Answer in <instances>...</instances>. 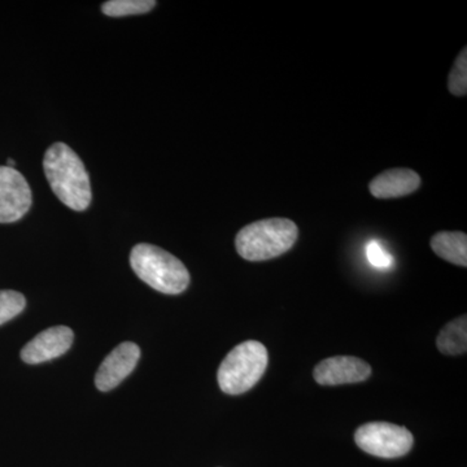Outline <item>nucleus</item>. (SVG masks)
Returning a JSON list of instances; mask_svg holds the SVG:
<instances>
[{
	"label": "nucleus",
	"instance_id": "nucleus-1",
	"mask_svg": "<svg viewBox=\"0 0 467 467\" xmlns=\"http://www.w3.org/2000/svg\"><path fill=\"white\" fill-rule=\"evenodd\" d=\"M43 169L58 201L82 212L91 202V184L82 160L66 143L52 144L43 159Z\"/></svg>",
	"mask_w": 467,
	"mask_h": 467
},
{
	"label": "nucleus",
	"instance_id": "nucleus-2",
	"mask_svg": "<svg viewBox=\"0 0 467 467\" xmlns=\"http://www.w3.org/2000/svg\"><path fill=\"white\" fill-rule=\"evenodd\" d=\"M297 236L299 229L291 220L267 218L243 227L236 235V251L248 261L275 259L290 251Z\"/></svg>",
	"mask_w": 467,
	"mask_h": 467
},
{
	"label": "nucleus",
	"instance_id": "nucleus-3",
	"mask_svg": "<svg viewBox=\"0 0 467 467\" xmlns=\"http://www.w3.org/2000/svg\"><path fill=\"white\" fill-rule=\"evenodd\" d=\"M130 265L138 278L161 294L180 295L189 287L190 273L182 261L156 245H135Z\"/></svg>",
	"mask_w": 467,
	"mask_h": 467
},
{
	"label": "nucleus",
	"instance_id": "nucleus-4",
	"mask_svg": "<svg viewBox=\"0 0 467 467\" xmlns=\"http://www.w3.org/2000/svg\"><path fill=\"white\" fill-rule=\"evenodd\" d=\"M267 349L263 343L248 340L230 350L218 368L221 391L241 395L259 383L267 368Z\"/></svg>",
	"mask_w": 467,
	"mask_h": 467
},
{
	"label": "nucleus",
	"instance_id": "nucleus-5",
	"mask_svg": "<svg viewBox=\"0 0 467 467\" xmlns=\"http://www.w3.org/2000/svg\"><path fill=\"white\" fill-rule=\"evenodd\" d=\"M356 444L371 456L399 459L413 448L414 438L405 427L389 422H370L358 427Z\"/></svg>",
	"mask_w": 467,
	"mask_h": 467
},
{
	"label": "nucleus",
	"instance_id": "nucleus-6",
	"mask_svg": "<svg viewBox=\"0 0 467 467\" xmlns=\"http://www.w3.org/2000/svg\"><path fill=\"white\" fill-rule=\"evenodd\" d=\"M32 190L15 168L0 167V223H16L32 207Z\"/></svg>",
	"mask_w": 467,
	"mask_h": 467
},
{
	"label": "nucleus",
	"instance_id": "nucleus-7",
	"mask_svg": "<svg viewBox=\"0 0 467 467\" xmlns=\"http://www.w3.org/2000/svg\"><path fill=\"white\" fill-rule=\"evenodd\" d=\"M140 358V349L137 344L131 342L119 344L100 365L95 376L97 389L101 392H109L115 389L125 378L133 373Z\"/></svg>",
	"mask_w": 467,
	"mask_h": 467
},
{
	"label": "nucleus",
	"instance_id": "nucleus-8",
	"mask_svg": "<svg viewBox=\"0 0 467 467\" xmlns=\"http://www.w3.org/2000/svg\"><path fill=\"white\" fill-rule=\"evenodd\" d=\"M75 334L67 326H55L36 335L21 350V358L30 365L60 358L72 347Z\"/></svg>",
	"mask_w": 467,
	"mask_h": 467
},
{
	"label": "nucleus",
	"instance_id": "nucleus-9",
	"mask_svg": "<svg viewBox=\"0 0 467 467\" xmlns=\"http://www.w3.org/2000/svg\"><path fill=\"white\" fill-rule=\"evenodd\" d=\"M370 376V365L364 359L350 356L326 358L315 368L316 382L322 386L365 382Z\"/></svg>",
	"mask_w": 467,
	"mask_h": 467
},
{
	"label": "nucleus",
	"instance_id": "nucleus-10",
	"mask_svg": "<svg viewBox=\"0 0 467 467\" xmlns=\"http://www.w3.org/2000/svg\"><path fill=\"white\" fill-rule=\"evenodd\" d=\"M420 177L411 169H391L377 175L370 184L371 195L378 199L401 198L417 192Z\"/></svg>",
	"mask_w": 467,
	"mask_h": 467
},
{
	"label": "nucleus",
	"instance_id": "nucleus-11",
	"mask_svg": "<svg viewBox=\"0 0 467 467\" xmlns=\"http://www.w3.org/2000/svg\"><path fill=\"white\" fill-rule=\"evenodd\" d=\"M431 248L441 259L454 265H467V236L465 233L441 232L431 239Z\"/></svg>",
	"mask_w": 467,
	"mask_h": 467
},
{
	"label": "nucleus",
	"instance_id": "nucleus-12",
	"mask_svg": "<svg viewBox=\"0 0 467 467\" xmlns=\"http://www.w3.org/2000/svg\"><path fill=\"white\" fill-rule=\"evenodd\" d=\"M438 349L448 356L466 353L467 349V318L466 316L450 322L439 334Z\"/></svg>",
	"mask_w": 467,
	"mask_h": 467
},
{
	"label": "nucleus",
	"instance_id": "nucleus-13",
	"mask_svg": "<svg viewBox=\"0 0 467 467\" xmlns=\"http://www.w3.org/2000/svg\"><path fill=\"white\" fill-rule=\"evenodd\" d=\"M153 0H109L103 5L104 14L110 17L129 16V15L146 14L155 7Z\"/></svg>",
	"mask_w": 467,
	"mask_h": 467
},
{
	"label": "nucleus",
	"instance_id": "nucleus-14",
	"mask_svg": "<svg viewBox=\"0 0 467 467\" xmlns=\"http://www.w3.org/2000/svg\"><path fill=\"white\" fill-rule=\"evenodd\" d=\"M26 300L23 294L17 291H0V325L11 321L26 309Z\"/></svg>",
	"mask_w": 467,
	"mask_h": 467
},
{
	"label": "nucleus",
	"instance_id": "nucleus-15",
	"mask_svg": "<svg viewBox=\"0 0 467 467\" xmlns=\"http://www.w3.org/2000/svg\"><path fill=\"white\" fill-rule=\"evenodd\" d=\"M448 88L456 97H465L467 94V50L463 48L459 57L454 61L453 67L448 78Z\"/></svg>",
	"mask_w": 467,
	"mask_h": 467
},
{
	"label": "nucleus",
	"instance_id": "nucleus-16",
	"mask_svg": "<svg viewBox=\"0 0 467 467\" xmlns=\"http://www.w3.org/2000/svg\"><path fill=\"white\" fill-rule=\"evenodd\" d=\"M367 256L368 263L374 267H379V269H387L392 265V257L389 254L379 242L371 241L368 243L367 247Z\"/></svg>",
	"mask_w": 467,
	"mask_h": 467
},
{
	"label": "nucleus",
	"instance_id": "nucleus-17",
	"mask_svg": "<svg viewBox=\"0 0 467 467\" xmlns=\"http://www.w3.org/2000/svg\"><path fill=\"white\" fill-rule=\"evenodd\" d=\"M7 167L9 168H14L15 167V164H16V162H15V160H12V159H8V162H7Z\"/></svg>",
	"mask_w": 467,
	"mask_h": 467
}]
</instances>
